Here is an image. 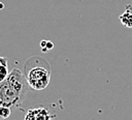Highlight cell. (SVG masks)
<instances>
[{"label": "cell", "instance_id": "4", "mask_svg": "<svg viewBox=\"0 0 132 120\" xmlns=\"http://www.w3.org/2000/svg\"><path fill=\"white\" fill-rule=\"evenodd\" d=\"M8 65H7V59L4 57H0V82H2L7 76H8Z\"/></svg>", "mask_w": 132, "mask_h": 120}, {"label": "cell", "instance_id": "5", "mask_svg": "<svg viewBox=\"0 0 132 120\" xmlns=\"http://www.w3.org/2000/svg\"><path fill=\"white\" fill-rule=\"evenodd\" d=\"M120 21L125 27L132 28V12H130L129 10L125 11L123 14L120 16Z\"/></svg>", "mask_w": 132, "mask_h": 120}, {"label": "cell", "instance_id": "2", "mask_svg": "<svg viewBox=\"0 0 132 120\" xmlns=\"http://www.w3.org/2000/svg\"><path fill=\"white\" fill-rule=\"evenodd\" d=\"M25 78L33 90H43L51 81V68L45 59L34 56L29 58L24 66Z\"/></svg>", "mask_w": 132, "mask_h": 120}, {"label": "cell", "instance_id": "3", "mask_svg": "<svg viewBox=\"0 0 132 120\" xmlns=\"http://www.w3.org/2000/svg\"><path fill=\"white\" fill-rule=\"evenodd\" d=\"M24 120H57V116L51 108L39 106L29 109L25 114Z\"/></svg>", "mask_w": 132, "mask_h": 120}, {"label": "cell", "instance_id": "6", "mask_svg": "<svg viewBox=\"0 0 132 120\" xmlns=\"http://www.w3.org/2000/svg\"><path fill=\"white\" fill-rule=\"evenodd\" d=\"M12 110L7 107H0V119H6L10 116Z\"/></svg>", "mask_w": 132, "mask_h": 120}, {"label": "cell", "instance_id": "1", "mask_svg": "<svg viewBox=\"0 0 132 120\" xmlns=\"http://www.w3.org/2000/svg\"><path fill=\"white\" fill-rule=\"evenodd\" d=\"M30 86L28 85L24 73L13 68L8 76L0 82V107L13 109L19 108L29 92Z\"/></svg>", "mask_w": 132, "mask_h": 120}]
</instances>
